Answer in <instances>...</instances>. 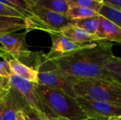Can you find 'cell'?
<instances>
[{"label": "cell", "instance_id": "6da1fadb", "mask_svg": "<svg viewBox=\"0 0 121 120\" xmlns=\"http://www.w3.org/2000/svg\"><path fill=\"white\" fill-rule=\"evenodd\" d=\"M113 56V43L99 41L86 44L78 50L48 62L53 66L78 79L116 81L105 68Z\"/></svg>", "mask_w": 121, "mask_h": 120}, {"label": "cell", "instance_id": "7a4b0ae2", "mask_svg": "<svg viewBox=\"0 0 121 120\" xmlns=\"http://www.w3.org/2000/svg\"><path fill=\"white\" fill-rule=\"evenodd\" d=\"M35 91L44 105L57 117L68 120H82L87 116L76 100L64 91L36 83Z\"/></svg>", "mask_w": 121, "mask_h": 120}, {"label": "cell", "instance_id": "3957f363", "mask_svg": "<svg viewBox=\"0 0 121 120\" xmlns=\"http://www.w3.org/2000/svg\"><path fill=\"white\" fill-rule=\"evenodd\" d=\"M77 97L121 105V83L97 79H78L73 86Z\"/></svg>", "mask_w": 121, "mask_h": 120}, {"label": "cell", "instance_id": "277c9868", "mask_svg": "<svg viewBox=\"0 0 121 120\" xmlns=\"http://www.w3.org/2000/svg\"><path fill=\"white\" fill-rule=\"evenodd\" d=\"M9 79L11 88L14 89L30 107L48 120H54L57 118L42 103L35 91L36 83L24 80L14 74H11Z\"/></svg>", "mask_w": 121, "mask_h": 120}, {"label": "cell", "instance_id": "5b68a950", "mask_svg": "<svg viewBox=\"0 0 121 120\" xmlns=\"http://www.w3.org/2000/svg\"><path fill=\"white\" fill-rule=\"evenodd\" d=\"M31 10L35 17L32 30H40L48 33H60L65 27L72 23V20L65 15L50 11L36 4L31 6Z\"/></svg>", "mask_w": 121, "mask_h": 120}, {"label": "cell", "instance_id": "8992f818", "mask_svg": "<svg viewBox=\"0 0 121 120\" xmlns=\"http://www.w3.org/2000/svg\"><path fill=\"white\" fill-rule=\"evenodd\" d=\"M77 80L78 78L55 66L49 70L38 71V84L60 89L73 98H77L73 86Z\"/></svg>", "mask_w": 121, "mask_h": 120}, {"label": "cell", "instance_id": "52a82bcc", "mask_svg": "<svg viewBox=\"0 0 121 120\" xmlns=\"http://www.w3.org/2000/svg\"><path fill=\"white\" fill-rule=\"evenodd\" d=\"M76 100L87 118L107 120L111 116H121V105L77 97Z\"/></svg>", "mask_w": 121, "mask_h": 120}, {"label": "cell", "instance_id": "ba28073f", "mask_svg": "<svg viewBox=\"0 0 121 120\" xmlns=\"http://www.w3.org/2000/svg\"><path fill=\"white\" fill-rule=\"evenodd\" d=\"M28 33H6L0 34V43L3 49L13 59L29 57L32 52L28 50L26 37Z\"/></svg>", "mask_w": 121, "mask_h": 120}, {"label": "cell", "instance_id": "9c48e42d", "mask_svg": "<svg viewBox=\"0 0 121 120\" xmlns=\"http://www.w3.org/2000/svg\"><path fill=\"white\" fill-rule=\"evenodd\" d=\"M49 34L52 39V47L50 52L45 55V58L48 61L72 53L85 45L74 42L60 33Z\"/></svg>", "mask_w": 121, "mask_h": 120}, {"label": "cell", "instance_id": "30bf717a", "mask_svg": "<svg viewBox=\"0 0 121 120\" xmlns=\"http://www.w3.org/2000/svg\"><path fill=\"white\" fill-rule=\"evenodd\" d=\"M22 98L12 88L4 96V109L1 120H16V115L21 110Z\"/></svg>", "mask_w": 121, "mask_h": 120}, {"label": "cell", "instance_id": "8fae6325", "mask_svg": "<svg viewBox=\"0 0 121 120\" xmlns=\"http://www.w3.org/2000/svg\"><path fill=\"white\" fill-rule=\"evenodd\" d=\"M101 40L108 42H121V28L99 16V24L95 34Z\"/></svg>", "mask_w": 121, "mask_h": 120}, {"label": "cell", "instance_id": "7c38bea8", "mask_svg": "<svg viewBox=\"0 0 121 120\" xmlns=\"http://www.w3.org/2000/svg\"><path fill=\"white\" fill-rule=\"evenodd\" d=\"M62 35L72 41L81 45L89 44L95 42L104 41L101 40L95 35L90 34L86 31L79 28L72 24L65 27L60 33Z\"/></svg>", "mask_w": 121, "mask_h": 120}, {"label": "cell", "instance_id": "4fadbf2b", "mask_svg": "<svg viewBox=\"0 0 121 120\" xmlns=\"http://www.w3.org/2000/svg\"><path fill=\"white\" fill-rule=\"evenodd\" d=\"M0 2L11 6L21 13L23 16L27 23L26 31L27 33L31 31L35 21V17L31 10L32 4H30L27 0H0Z\"/></svg>", "mask_w": 121, "mask_h": 120}, {"label": "cell", "instance_id": "5bb4252c", "mask_svg": "<svg viewBox=\"0 0 121 120\" xmlns=\"http://www.w3.org/2000/svg\"><path fill=\"white\" fill-rule=\"evenodd\" d=\"M8 63L13 74L28 81L38 83L37 70L25 65L17 59H11L8 61Z\"/></svg>", "mask_w": 121, "mask_h": 120}, {"label": "cell", "instance_id": "9a60e30c", "mask_svg": "<svg viewBox=\"0 0 121 120\" xmlns=\"http://www.w3.org/2000/svg\"><path fill=\"white\" fill-rule=\"evenodd\" d=\"M27 23L25 18L0 16V34L13 33L26 29Z\"/></svg>", "mask_w": 121, "mask_h": 120}, {"label": "cell", "instance_id": "2e32d148", "mask_svg": "<svg viewBox=\"0 0 121 120\" xmlns=\"http://www.w3.org/2000/svg\"><path fill=\"white\" fill-rule=\"evenodd\" d=\"M71 24L90 34L95 35L99 24V15L82 19L72 20Z\"/></svg>", "mask_w": 121, "mask_h": 120}, {"label": "cell", "instance_id": "e0dca14e", "mask_svg": "<svg viewBox=\"0 0 121 120\" xmlns=\"http://www.w3.org/2000/svg\"><path fill=\"white\" fill-rule=\"evenodd\" d=\"M36 4L50 11L65 16L69 8L66 0H38Z\"/></svg>", "mask_w": 121, "mask_h": 120}, {"label": "cell", "instance_id": "ac0fdd59", "mask_svg": "<svg viewBox=\"0 0 121 120\" xmlns=\"http://www.w3.org/2000/svg\"><path fill=\"white\" fill-rule=\"evenodd\" d=\"M99 15L121 27V11L111 6L101 4L98 12Z\"/></svg>", "mask_w": 121, "mask_h": 120}, {"label": "cell", "instance_id": "d6986e66", "mask_svg": "<svg viewBox=\"0 0 121 120\" xmlns=\"http://www.w3.org/2000/svg\"><path fill=\"white\" fill-rule=\"evenodd\" d=\"M98 15L99 13L93 9L82 6L69 7L68 11L66 13V16L70 20L82 19Z\"/></svg>", "mask_w": 121, "mask_h": 120}, {"label": "cell", "instance_id": "ffe728a7", "mask_svg": "<svg viewBox=\"0 0 121 120\" xmlns=\"http://www.w3.org/2000/svg\"><path fill=\"white\" fill-rule=\"evenodd\" d=\"M105 68L114 81L121 83V59L120 57L113 55L106 63Z\"/></svg>", "mask_w": 121, "mask_h": 120}, {"label": "cell", "instance_id": "44dd1931", "mask_svg": "<svg viewBox=\"0 0 121 120\" xmlns=\"http://www.w3.org/2000/svg\"><path fill=\"white\" fill-rule=\"evenodd\" d=\"M66 1L69 7H72V6L86 7L93 9L97 13L99 12L102 4L95 0H66Z\"/></svg>", "mask_w": 121, "mask_h": 120}, {"label": "cell", "instance_id": "7402d4cb", "mask_svg": "<svg viewBox=\"0 0 121 120\" xmlns=\"http://www.w3.org/2000/svg\"><path fill=\"white\" fill-rule=\"evenodd\" d=\"M21 110L26 120H48L45 117L40 115L35 110L30 107L23 100Z\"/></svg>", "mask_w": 121, "mask_h": 120}, {"label": "cell", "instance_id": "603a6c76", "mask_svg": "<svg viewBox=\"0 0 121 120\" xmlns=\"http://www.w3.org/2000/svg\"><path fill=\"white\" fill-rule=\"evenodd\" d=\"M0 16L24 18L23 16L21 13H19L14 8H11V6H7L1 2H0Z\"/></svg>", "mask_w": 121, "mask_h": 120}, {"label": "cell", "instance_id": "cb8c5ba5", "mask_svg": "<svg viewBox=\"0 0 121 120\" xmlns=\"http://www.w3.org/2000/svg\"><path fill=\"white\" fill-rule=\"evenodd\" d=\"M11 88L9 78L0 76V97H4Z\"/></svg>", "mask_w": 121, "mask_h": 120}, {"label": "cell", "instance_id": "d4e9b609", "mask_svg": "<svg viewBox=\"0 0 121 120\" xmlns=\"http://www.w3.org/2000/svg\"><path fill=\"white\" fill-rule=\"evenodd\" d=\"M11 74H13L11 71L8 61L7 60L0 61V76L9 78Z\"/></svg>", "mask_w": 121, "mask_h": 120}, {"label": "cell", "instance_id": "484cf974", "mask_svg": "<svg viewBox=\"0 0 121 120\" xmlns=\"http://www.w3.org/2000/svg\"><path fill=\"white\" fill-rule=\"evenodd\" d=\"M102 4L111 6L121 11V0H103Z\"/></svg>", "mask_w": 121, "mask_h": 120}, {"label": "cell", "instance_id": "4316f807", "mask_svg": "<svg viewBox=\"0 0 121 120\" xmlns=\"http://www.w3.org/2000/svg\"><path fill=\"white\" fill-rule=\"evenodd\" d=\"M9 56L10 55L3 49V47L0 46V57H2L3 59H4V60H7Z\"/></svg>", "mask_w": 121, "mask_h": 120}, {"label": "cell", "instance_id": "83f0119b", "mask_svg": "<svg viewBox=\"0 0 121 120\" xmlns=\"http://www.w3.org/2000/svg\"><path fill=\"white\" fill-rule=\"evenodd\" d=\"M4 109V97H0V120L2 118V113Z\"/></svg>", "mask_w": 121, "mask_h": 120}, {"label": "cell", "instance_id": "f1b7e54d", "mask_svg": "<svg viewBox=\"0 0 121 120\" xmlns=\"http://www.w3.org/2000/svg\"><path fill=\"white\" fill-rule=\"evenodd\" d=\"M16 120H26L24 117H23V115L21 112V110L18 111L17 112V115H16Z\"/></svg>", "mask_w": 121, "mask_h": 120}, {"label": "cell", "instance_id": "f546056e", "mask_svg": "<svg viewBox=\"0 0 121 120\" xmlns=\"http://www.w3.org/2000/svg\"><path fill=\"white\" fill-rule=\"evenodd\" d=\"M107 120H121V116H111Z\"/></svg>", "mask_w": 121, "mask_h": 120}, {"label": "cell", "instance_id": "4dcf8cb0", "mask_svg": "<svg viewBox=\"0 0 121 120\" xmlns=\"http://www.w3.org/2000/svg\"><path fill=\"white\" fill-rule=\"evenodd\" d=\"M30 4H32V5H33V4H36V2H37V1L38 0H27Z\"/></svg>", "mask_w": 121, "mask_h": 120}, {"label": "cell", "instance_id": "1f68e13d", "mask_svg": "<svg viewBox=\"0 0 121 120\" xmlns=\"http://www.w3.org/2000/svg\"><path fill=\"white\" fill-rule=\"evenodd\" d=\"M67 120V119H65V118H62V117H57V118H56L55 120Z\"/></svg>", "mask_w": 121, "mask_h": 120}, {"label": "cell", "instance_id": "d6a6232c", "mask_svg": "<svg viewBox=\"0 0 121 120\" xmlns=\"http://www.w3.org/2000/svg\"><path fill=\"white\" fill-rule=\"evenodd\" d=\"M95 1H98V2H100V3H102V1H103V0H95Z\"/></svg>", "mask_w": 121, "mask_h": 120}, {"label": "cell", "instance_id": "836d02e7", "mask_svg": "<svg viewBox=\"0 0 121 120\" xmlns=\"http://www.w3.org/2000/svg\"><path fill=\"white\" fill-rule=\"evenodd\" d=\"M93 120V119H89V118H86L85 120Z\"/></svg>", "mask_w": 121, "mask_h": 120}]
</instances>
